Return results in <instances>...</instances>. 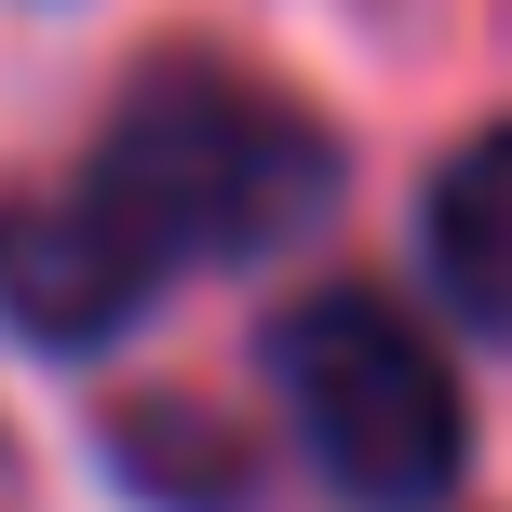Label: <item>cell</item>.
<instances>
[{"mask_svg":"<svg viewBox=\"0 0 512 512\" xmlns=\"http://www.w3.org/2000/svg\"><path fill=\"white\" fill-rule=\"evenodd\" d=\"M418 270H432L445 324L512 337V122H486L472 149L432 162V203H418Z\"/></svg>","mask_w":512,"mask_h":512,"instance_id":"3957f363","label":"cell"},{"mask_svg":"<svg viewBox=\"0 0 512 512\" xmlns=\"http://www.w3.org/2000/svg\"><path fill=\"white\" fill-rule=\"evenodd\" d=\"M324 203H337V135L283 81L230 54H149L95 122V149L54 189L0 203V337L108 351L189 270H243L297 243Z\"/></svg>","mask_w":512,"mask_h":512,"instance_id":"6da1fadb","label":"cell"},{"mask_svg":"<svg viewBox=\"0 0 512 512\" xmlns=\"http://www.w3.org/2000/svg\"><path fill=\"white\" fill-rule=\"evenodd\" d=\"M270 391H283L297 459L351 512H445L459 499V459H472L459 364L378 283H324V297L283 310L270 324Z\"/></svg>","mask_w":512,"mask_h":512,"instance_id":"7a4b0ae2","label":"cell"}]
</instances>
